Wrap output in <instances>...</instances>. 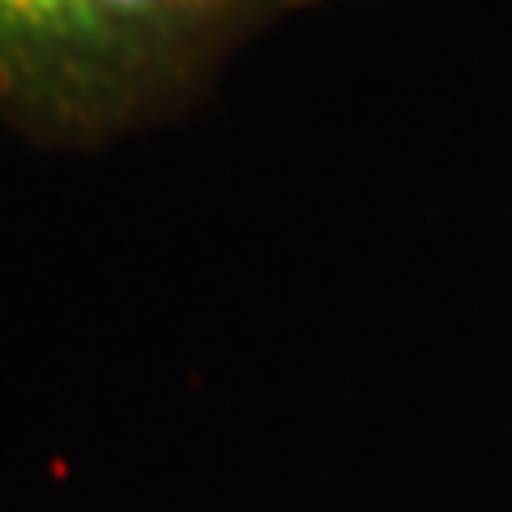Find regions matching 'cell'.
Here are the masks:
<instances>
[{"label": "cell", "instance_id": "obj_1", "mask_svg": "<svg viewBox=\"0 0 512 512\" xmlns=\"http://www.w3.org/2000/svg\"><path fill=\"white\" fill-rule=\"evenodd\" d=\"M320 0H0V128L56 154L158 133Z\"/></svg>", "mask_w": 512, "mask_h": 512}]
</instances>
